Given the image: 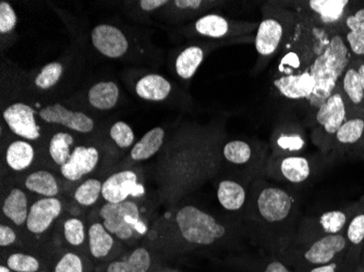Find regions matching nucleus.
<instances>
[{
	"label": "nucleus",
	"instance_id": "17",
	"mask_svg": "<svg viewBox=\"0 0 364 272\" xmlns=\"http://www.w3.org/2000/svg\"><path fill=\"white\" fill-rule=\"evenodd\" d=\"M92 46L96 52L108 59L124 58L130 53L128 36L119 26L112 23H100L94 26L90 34Z\"/></svg>",
	"mask_w": 364,
	"mask_h": 272
},
{
	"label": "nucleus",
	"instance_id": "15",
	"mask_svg": "<svg viewBox=\"0 0 364 272\" xmlns=\"http://www.w3.org/2000/svg\"><path fill=\"white\" fill-rule=\"evenodd\" d=\"M102 161V151L94 144H77L69 161L58 170L63 182L79 184L95 173Z\"/></svg>",
	"mask_w": 364,
	"mask_h": 272
},
{
	"label": "nucleus",
	"instance_id": "26",
	"mask_svg": "<svg viewBox=\"0 0 364 272\" xmlns=\"http://www.w3.org/2000/svg\"><path fill=\"white\" fill-rule=\"evenodd\" d=\"M272 84L280 97L292 102H309L316 89V81L310 69L299 75L273 77Z\"/></svg>",
	"mask_w": 364,
	"mask_h": 272
},
{
	"label": "nucleus",
	"instance_id": "48",
	"mask_svg": "<svg viewBox=\"0 0 364 272\" xmlns=\"http://www.w3.org/2000/svg\"><path fill=\"white\" fill-rule=\"evenodd\" d=\"M339 263H332L329 265L318 266V267L309 268L308 272H338Z\"/></svg>",
	"mask_w": 364,
	"mask_h": 272
},
{
	"label": "nucleus",
	"instance_id": "25",
	"mask_svg": "<svg viewBox=\"0 0 364 272\" xmlns=\"http://www.w3.org/2000/svg\"><path fill=\"white\" fill-rule=\"evenodd\" d=\"M153 249L139 245L124 251L122 256L98 266L96 272H149L154 263Z\"/></svg>",
	"mask_w": 364,
	"mask_h": 272
},
{
	"label": "nucleus",
	"instance_id": "7",
	"mask_svg": "<svg viewBox=\"0 0 364 272\" xmlns=\"http://www.w3.org/2000/svg\"><path fill=\"white\" fill-rule=\"evenodd\" d=\"M259 22L234 20L222 14L208 12L182 28L188 38L202 42H253Z\"/></svg>",
	"mask_w": 364,
	"mask_h": 272
},
{
	"label": "nucleus",
	"instance_id": "9",
	"mask_svg": "<svg viewBox=\"0 0 364 272\" xmlns=\"http://www.w3.org/2000/svg\"><path fill=\"white\" fill-rule=\"evenodd\" d=\"M321 54L318 40L313 34L312 26L299 16V24L294 36L278 55L274 77L299 75L310 69L316 56Z\"/></svg>",
	"mask_w": 364,
	"mask_h": 272
},
{
	"label": "nucleus",
	"instance_id": "6",
	"mask_svg": "<svg viewBox=\"0 0 364 272\" xmlns=\"http://www.w3.org/2000/svg\"><path fill=\"white\" fill-rule=\"evenodd\" d=\"M97 216L105 228L126 246L146 237L152 226L150 218H145L142 208L134 200L116 204L104 202L98 208Z\"/></svg>",
	"mask_w": 364,
	"mask_h": 272
},
{
	"label": "nucleus",
	"instance_id": "16",
	"mask_svg": "<svg viewBox=\"0 0 364 272\" xmlns=\"http://www.w3.org/2000/svg\"><path fill=\"white\" fill-rule=\"evenodd\" d=\"M36 116L38 114L36 108L24 102H14L3 109V121L8 129L18 138L28 142L42 140V130Z\"/></svg>",
	"mask_w": 364,
	"mask_h": 272
},
{
	"label": "nucleus",
	"instance_id": "37",
	"mask_svg": "<svg viewBox=\"0 0 364 272\" xmlns=\"http://www.w3.org/2000/svg\"><path fill=\"white\" fill-rule=\"evenodd\" d=\"M345 26L349 30L346 34L349 52L353 56L364 57V8L346 16Z\"/></svg>",
	"mask_w": 364,
	"mask_h": 272
},
{
	"label": "nucleus",
	"instance_id": "13",
	"mask_svg": "<svg viewBox=\"0 0 364 272\" xmlns=\"http://www.w3.org/2000/svg\"><path fill=\"white\" fill-rule=\"evenodd\" d=\"M313 175V163L304 155L271 157L264 167L262 177L289 185H301Z\"/></svg>",
	"mask_w": 364,
	"mask_h": 272
},
{
	"label": "nucleus",
	"instance_id": "35",
	"mask_svg": "<svg viewBox=\"0 0 364 272\" xmlns=\"http://www.w3.org/2000/svg\"><path fill=\"white\" fill-rule=\"evenodd\" d=\"M61 239L65 249L87 253V224L77 216H67L61 220Z\"/></svg>",
	"mask_w": 364,
	"mask_h": 272
},
{
	"label": "nucleus",
	"instance_id": "11",
	"mask_svg": "<svg viewBox=\"0 0 364 272\" xmlns=\"http://www.w3.org/2000/svg\"><path fill=\"white\" fill-rule=\"evenodd\" d=\"M284 4L312 26L328 32L327 26L339 23L350 3L348 0H308Z\"/></svg>",
	"mask_w": 364,
	"mask_h": 272
},
{
	"label": "nucleus",
	"instance_id": "50",
	"mask_svg": "<svg viewBox=\"0 0 364 272\" xmlns=\"http://www.w3.org/2000/svg\"><path fill=\"white\" fill-rule=\"evenodd\" d=\"M0 272H14V271H12V270L10 269V268H8L7 266L4 265V263H1V265H0Z\"/></svg>",
	"mask_w": 364,
	"mask_h": 272
},
{
	"label": "nucleus",
	"instance_id": "43",
	"mask_svg": "<svg viewBox=\"0 0 364 272\" xmlns=\"http://www.w3.org/2000/svg\"><path fill=\"white\" fill-rule=\"evenodd\" d=\"M347 247L350 245L353 249L361 246L364 241V212H358L349 220L346 230Z\"/></svg>",
	"mask_w": 364,
	"mask_h": 272
},
{
	"label": "nucleus",
	"instance_id": "30",
	"mask_svg": "<svg viewBox=\"0 0 364 272\" xmlns=\"http://www.w3.org/2000/svg\"><path fill=\"white\" fill-rule=\"evenodd\" d=\"M36 161V147L28 141L16 138L4 149L3 163L11 173H28Z\"/></svg>",
	"mask_w": 364,
	"mask_h": 272
},
{
	"label": "nucleus",
	"instance_id": "46",
	"mask_svg": "<svg viewBox=\"0 0 364 272\" xmlns=\"http://www.w3.org/2000/svg\"><path fill=\"white\" fill-rule=\"evenodd\" d=\"M169 0H141L134 5L136 10H139V13L142 16H149V14L155 13L159 12V10L163 9L168 5Z\"/></svg>",
	"mask_w": 364,
	"mask_h": 272
},
{
	"label": "nucleus",
	"instance_id": "34",
	"mask_svg": "<svg viewBox=\"0 0 364 272\" xmlns=\"http://www.w3.org/2000/svg\"><path fill=\"white\" fill-rule=\"evenodd\" d=\"M87 103L93 109L109 111L119 103L120 89L114 81H100L87 91Z\"/></svg>",
	"mask_w": 364,
	"mask_h": 272
},
{
	"label": "nucleus",
	"instance_id": "22",
	"mask_svg": "<svg viewBox=\"0 0 364 272\" xmlns=\"http://www.w3.org/2000/svg\"><path fill=\"white\" fill-rule=\"evenodd\" d=\"M252 183L235 177L220 180L216 187V198L224 212L245 216Z\"/></svg>",
	"mask_w": 364,
	"mask_h": 272
},
{
	"label": "nucleus",
	"instance_id": "41",
	"mask_svg": "<svg viewBox=\"0 0 364 272\" xmlns=\"http://www.w3.org/2000/svg\"><path fill=\"white\" fill-rule=\"evenodd\" d=\"M364 136V118L353 116L346 120L335 134V142L341 146L357 144Z\"/></svg>",
	"mask_w": 364,
	"mask_h": 272
},
{
	"label": "nucleus",
	"instance_id": "38",
	"mask_svg": "<svg viewBox=\"0 0 364 272\" xmlns=\"http://www.w3.org/2000/svg\"><path fill=\"white\" fill-rule=\"evenodd\" d=\"M103 182L95 177H89L80 182L71 193L73 202L85 208L97 205L98 200L102 197Z\"/></svg>",
	"mask_w": 364,
	"mask_h": 272
},
{
	"label": "nucleus",
	"instance_id": "24",
	"mask_svg": "<svg viewBox=\"0 0 364 272\" xmlns=\"http://www.w3.org/2000/svg\"><path fill=\"white\" fill-rule=\"evenodd\" d=\"M21 186L28 194L40 197H60L65 182L57 171L46 168L30 170L20 180Z\"/></svg>",
	"mask_w": 364,
	"mask_h": 272
},
{
	"label": "nucleus",
	"instance_id": "32",
	"mask_svg": "<svg viewBox=\"0 0 364 272\" xmlns=\"http://www.w3.org/2000/svg\"><path fill=\"white\" fill-rule=\"evenodd\" d=\"M167 133L164 126H155L147 131L142 138L131 148L130 154L124 165L146 161L161 151L166 144Z\"/></svg>",
	"mask_w": 364,
	"mask_h": 272
},
{
	"label": "nucleus",
	"instance_id": "14",
	"mask_svg": "<svg viewBox=\"0 0 364 272\" xmlns=\"http://www.w3.org/2000/svg\"><path fill=\"white\" fill-rule=\"evenodd\" d=\"M65 212L63 197H40L32 202L23 232L40 240L61 218Z\"/></svg>",
	"mask_w": 364,
	"mask_h": 272
},
{
	"label": "nucleus",
	"instance_id": "3",
	"mask_svg": "<svg viewBox=\"0 0 364 272\" xmlns=\"http://www.w3.org/2000/svg\"><path fill=\"white\" fill-rule=\"evenodd\" d=\"M243 218L264 244L277 253L287 249L299 227V202L290 190L259 177L252 182Z\"/></svg>",
	"mask_w": 364,
	"mask_h": 272
},
{
	"label": "nucleus",
	"instance_id": "8",
	"mask_svg": "<svg viewBox=\"0 0 364 272\" xmlns=\"http://www.w3.org/2000/svg\"><path fill=\"white\" fill-rule=\"evenodd\" d=\"M269 145L264 142L234 138L226 140L220 149L223 169L235 170V178L252 183L262 177L271 151Z\"/></svg>",
	"mask_w": 364,
	"mask_h": 272
},
{
	"label": "nucleus",
	"instance_id": "19",
	"mask_svg": "<svg viewBox=\"0 0 364 272\" xmlns=\"http://www.w3.org/2000/svg\"><path fill=\"white\" fill-rule=\"evenodd\" d=\"M122 243L105 228L98 219L90 220L87 224V256L93 263H106L122 256Z\"/></svg>",
	"mask_w": 364,
	"mask_h": 272
},
{
	"label": "nucleus",
	"instance_id": "18",
	"mask_svg": "<svg viewBox=\"0 0 364 272\" xmlns=\"http://www.w3.org/2000/svg\"><path fill=\"white\" fill-rule=\"evenodd\" d=\"M269 145L271 157L304 155L308 147L306 131L296 122H279L272 133Z\"/></svg>",
	"mask_w": 364,
	"mask_h": 272
},
{
	"label": "nucleus",
	"instance_id": "33",
	"mask_svg": "<svg viewBox=\"0 0 364 272\" xmlns=\"http://www.w3.org/2000/svg\"><path fill=\"white\" fill-rule=\"evenodd\" d=\"M92 271H94V263L87 254L70 249H63L52 254L48 272Z\"/></svg>",
	"mask_w": 364,
	"mask_h": 272
},
{
	"label": "nucleus",
	"instance_id": "45",
	"mask_svg": "<svg viewBox=\"0 0 364 272\" xmlns=\"http://www.w3.org/2000/svg\"><path fill=\"white\" fill-rule=\"evenodd\" d=\"M18 229L14 228L12 224L3 221L0 224V247L4 249H19L21 245V237Z\"/></svg>",
	"mask_w": 364,
	"mask_h": 272
},
{
	"label": "nucleus",
	"instance_id": "36",
	"mask_svg": "<svg viewBox=\"0 0 364 272\" xmlns=\"http://www.w3.org/2000/svg\"><path fill=\"white\" fill-rule=\"evenodd\" d=\"M75 145V136L73 132L59 131L53 134L47 146V154L52 165L57 168V173L69 161Z\"/></svg>",
	"mask_w": 364,
	"mask_h": 272
},
{
	"label": "nucleus",
	"instance_id": "47",
	"mask_svg": "<svg viewBox=\"0 0 364 272\" xmlns=\"http://www.w3.org/2000/svg\"><path fill=\"white\" fill-rule=\"evenodd\" d=\"M262 272H292L290 271L289 268L286 266L285 263L283 261H278V259H275V261H269L267 263L265 269Z\"/></svg>",
	"mask_w": 364,
	"mask_h": 272
},
{
	"label": "nucleus",
	"instance_id": "39",
	"mask_svg": "<svg viewBox=\"0 0 364 272\" xmlns=\"http://www.w3.org/2000/svg\"><path fill=\"white\" fill-rule=\"evenodd\" d=\"M65 75V65L61 61H52L45 65L33 80L34 87L46 92L54 89Z\"/></svg>",
	"mask_w": 364,
	"mask_h": 272
},
{
	"label": "nucleus",
	"instance_id": "29",
	"mask_svg": "<svg viewBox=\"0 0 364 272\" xmlns=\"http://www.w3.org/2000/svg\"><path fill=\"white\" fill-rule=\"evenodd\" d=\"M52 254L38 251L11 249L7 254L3 253L1 263L7 266L14 272H48Z\"/></svg>",
	"mask_w": 364,
	"mask_h": 272
},
{
	"label": "nucleus",
	"instance_id": "31",
	"mask_svg": "<svg viewBox=\"0 0 364 272\" xmlns=\"http://www.w3.org/2000/svg\"><path fill=\"white\" fill-rule=\"evenodd\" d=\"M171 82L159 73H146L134 84V93L141 99L151 103H161L173 94Z\"/></svg>",
	"mask_w": 364,
	"mask_h": 272
},
{
	"label": "nucleus",
	"instance_id": "4",
	"mask_svg": "<svg viewBox=\"0 0 364 272\" xmlns=\"http://www.w3.org/2000/svg\"><path fill=\"white\" fill-rule=\"evenodd\" d=\"M299 16L282 1H269L262 8V19L255 36L257 54L255 69L261 71L276 55H279L294 36Z\"/></svg>",
	"mask_w": 364,
	"mask_h": 272
},
{
	"label": "nucleus",
	"instance_id": "1",
	"mask_svg": "<svg viewBox=\"0 0 364 272\" xmlns=\"http://www.w3.org/2000/svg\"><path fill=\"white\" fill-rule=\"evenodd\" d=\"M227 140L222 121L180 126L161 149L159 159V198L169 208L223 170L220 149Z\"/></svg>",
	"mask_w": 364,
	"mask_h": 272
},
{
	"label": "nucleus",
	"instance_id": "44",
	"mask_svg": "<svg viewBox=\"0 0 364 272\" xmlns=\"http://www.w3.org/2000/svg\"><path fill=\"white\" fill-rule=\"evenodd\" d=\"M18 26V14L8 1H0V34L1 38L10 36Z\"/></svg>",
	"mask_w": 364,
	"mask_h": 272
},
{
	"label": "nucleus",
	"instance_id": "23",
	"mask_svg": "<svg viewBox=\"0 0 364 272\" xmlns=\"http://www.w3.org/2000/svg\"><path fill=\"white\" fill-rule=\"evenodd\" d=\"M227 44V43L202 42L188 45L178 53L173 60V71L175 75L182 81H191L192 77L198 72L203 63L206 55L214 48Z\"/></svg>",
	"mask_w": 364,
	"mask_h": 272
},
{
	"label": "nucleus",
	"instance_id": "49",
	"mask_svg": "<svg viewBox=\"0 0 364 272\" xmlns=\"http://www.w3.org/2000/svg\"><path fill=\"white\" fill-rule=\"evenodd\" d=\"M357 69L358 73H359L360 80H361L362 87H363L364 91V61L363 62L360 63V65H358Z\"/></svg>",
	"mask_w": 364,
	"mask_h": 272
},
{
	"label": "nucleus",
	"instance_id": "10",
	"mask_svg": "<svg viewBox=\"0 0 364 272\" xmlns=\"http://www.w3.org/2000/svg\"><path fill=\"white\" fill-rule=\"evenodd\" d=\"M347 249V240L343 233L324 235L316 240L294 244L279 253L289 261H294L301 267H318L336 263L337 257Z\"/></svg>",
	"mask_w": 364,
	"mask_h": 272
},
{
	"label": "nucleus",
	"instance_id": "12",
	"mask_svg": "<svg viewBox=\"0 0 364 272\" xmlns=\"http://www.w3.org/2000/svg\"><path fill=\"white\" fill-rule=\"evenodd\" d=\"M348 119V110L343 93L336 89L328 99L316 111V130L312 138L316 145L324 148L325 138H334L337 131Z\"/></svg>",
	"mask_w": 364,
	"mask_h": 272
},
{
	"label": "nucleus",
	"instance_id": "51",
	"mask_svg": "<svg viewBox=\"0 0 364 272\" xmlns=\"http://www.w3.org/2000/svg\"><path fill=\"white\" fill-rule=\"evenodd\" d=\"M363 259H364V249H363Z\"/></svg>",
	"mask_w": 364,
	"mask_h": 272
},
{
	"label": "nucleus",
	"instance_id": "2",
	"mask_svg": "<svg viewBox=\"0 0 364 272\" xmlns=\"http://www.w3.org/2000/svg\"><path fill=\"white\" fill-rule=\"evenodd\" d=\"M238 224L222 220L191 202H179L152 221L146 245L157 253L182 255L237 242Z\"/></svg>",
	"mask_w": 364,
	"mask_h": 272
},
{
	"label": "nucleus",
	"instance_id": "40",
	"mask_svg": "<svg viewBox=\"0 0 364 272\" xmlns=\"http://www.w3.org/2000/svg\"><path fill=\"white\" fill-rule=\"evenodd\" d=\"M341 80H343L341 81L343 92L346 95V97H343L345 102L348 99L351 105L355 106V107H360V106L363 105L364 91L357 67L349 65Z\"/></svg>",
	"mask_w": 364,
	"mask_h": 272
},
{
	"label": "nucleus",
	"instance_id": "27",
	"mask_svg": "<svg viewBox=\"0 0 364 272\" xmlns=\"http://www.w3.org/2000/svg\"><path fill=\"white\" fill-rule=\"evenodd\" d=\"M32 202L28 192L19 184L12 185L6 193L3 194L1 200V214L3 220H7L8 224L23 232L28 220V212Z\"/></svg>",
	"mask_w": 364,
	"mask_h": 272
},
{
	"label": "nucleus",
	"instance_id": "5",
	"mask_svg": "<svg viewBox=\"0 0 364 272\" xmlns=\"http://www.w3.org/2000/svg\"><path fill=\"white\" fill-rule=\"evenodd\" d=\"M350 65V52L345 38L339 34L331 38L322 54L316 57L310 67L316 89L308 104L311 109L316 110L336 92L339 80Z\"/></svg>",
	"mask_w": 364,
	"mask_h": 272
},
{
	"label": "nucleus",
	"instance_id": "42",
	"mask_svg": "<svg viewBox=\"0 0 364 272\" xmlns=\"http://www.w3.org/2000/svg\"><path fill=\"white\" fill-rule=\"evenodd\" d=\"M109 138L122 151L132 148L136 144V134L130 124L124 121H117L112 124L109 129Z\"/></svg>",
	"mask_w": 364,
	"mask_h": 272
},
{
	"label": "nucleus",
	"instance_id": "21",
	"mask_svg": "<svg viewBox=\"0 0 364 272\" xmlns=\"http://www.w3.org/2000/svg\"><path fill=\"white\" fill-rule=\"evenodd\" d=\"M144 186L136 170L122 169L108 175L103 182L102 198L105 202H126L144 195Z\"/></svg>",
	"mask_w": 364,
	"mask_h": 272
},
{
	"label": "nucleus",
	"instance_id": "28",
	"mask_svg": "<svg viewBox=\"0 0 364 272\" xmlns=\"http://www.w3.org/2000/svg\"><path fill=\"white\" fill-rule=\"evenodd\" d=\"M222 4L224 3L210 0H173L169 1L166 7L159 10V13L166 21L192 22Z\"/></svg>",
	"mask_w": 364,
	"mask_h": 272
},
{
	"label": "nucleus",
	"instance_id": "20",
	"mask_svg": "<svg viewBox=\"0 0 364 272\" xmlns=\"http://www.w3.org/2000/svg\"><path fill=\"white\" fill-rule=\"evenodd\" d=\"M38 114L44 124H56L79 134H91L97 126L95 120L85 112L75 111L59 103L44 106L38 110Z\"/></svg>",
	"mask_w": 364,
	"mask_h": 272
}]
</instances>
